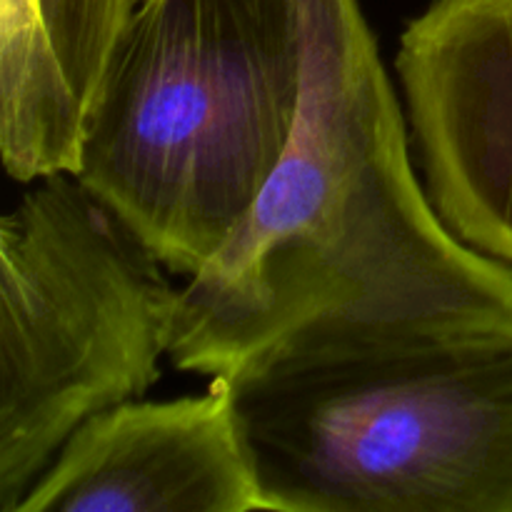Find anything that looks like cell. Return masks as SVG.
Returning a JSON list of instances; mask_svg holds the SVG:
<instances>
[{
  "instance_id": "cell-7",
  "label": "cell",
  "mask_w": 512,
  "mask_h": 512,
  "mask_svg": "<svg viewBox=\"0 0 512 512\" xmlns=\"http://www.w3.org/2000/svg\"><path fill=\"white\" fill-rule=\"evenodd\" d=\"M135 0H0V153L10 178L75 173Z\"/></svg>"
},
{
  "instance_id": "cell-2",
  "label": "cell",
  "mask_w": 512,
  "mask_h": 512,
  "mask_svg": "<svg viewBox=\"0 0 512 512\" xmlns=\"http://www.w3.org/2000/svg\"><path fill=\"white\" fill-rule=\"evenodd\" d=\"M270 512H512V318L303 328L228 370Z\"/></svg>"
},
{
  "instance_id": "cell-5",
  "label": "cell",
  "mask_w": 512,
  "mask_h": 512,
  "mask_svg": "<svg viewBox=\"0 0 512 512\" xmlns=\"http://www.w3.org/2000/svg\"><path fill=\"white\" fill-rule=\"evenodd\" d=\"M395 68L435 213L512 265V0H433Z\"/></svg>"
},
{
  "instance_id": "cell-1",
  "label": "cell",
  "mask_w": 512,
  "mask_h": 512,
  "mask_svg": "<svg viewBox=\"0 0 512 512\" xmlns=\"http://www.w3.org/2000/svg\"><path fill=\"white\" fill-rule=\"evenodd\" d=\"M512 318V265L460 243L415 178L360 0H305V85L280 165L180 293L170 360L233 370L303 328Z\"/></svg>"
},
{
  "instance_id": "cell-3",
  "label": "cell",
  "mask_w": 512,
  "mask_h": 512,
  "mask_svg": "<svg viewBox=\"0 0 512 512\" xmlns=\"http://www.w3.org/2000/svg\"><path fill=\"white\" fill-rule=\"evenodd\" d=\"M303 85L305 0H135L75 175L193 278L280 165Z\"/></svg>"
},
{
  "instance_id": "cell-6",
  "label": "cell",
  "mask_w": 512,
  "mask_h": 512,
  "mask_svg": "<svg viewBox=\"0 0 512 512\" xmlns=\"http://www.w3.org/2000/svg\"><path fill=\"white\" fill-rule=\"evenodd\" d=\"M265 510L228 375L205 395L128 400L85 420L15 512Z\"/></svg>"
},
{
  "instance_id": "cell-4",
  "label": "cell",
  "mask_w": 512,
  "mask_h": 512,
  "mask_svg": "<svg viewBox=\"0 0 512 512\" xmlns=\"http://www.w3.org/2000/svg\"><path fill=\"white\" fill-rule=\"evenodd\" d=\"M180 293L153 248L75 173L38 178L0 223V512L88 418L138 400Z\"/></svg>"
}]
</instances>
